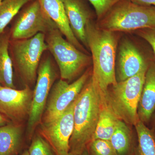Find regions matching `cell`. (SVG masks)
I'll use <instances>...</instances> for the list:
<instances>
[{"label":"cell","instance_id":"1","mask_svg":"<svg viewBox=\"0 0 155 155\" xmlns=\"http://www.w3.org/2000/svg\"><path fill=\"white\" fill-rule=\"evenodd\" d=\"M87 48L92 54L91 77L105 94L110 87L117 83L116 75L117 38L114 31L99 28L92 19L85 27Z\"/></svg>","mask_w":155,"mask_h":155},{"label":"cell","instance_id":"2","mask_svg":"<svg viewBox=\"0 0 155 155\" xmlns=\"http://www.w3.org/2000/svg\"><path fill=\"white\" fill-rule=\"evenodd\" d=\"M104 94L91 76L75 100L70 152L82 154L93 137Z\"/></svg>","mask_w":155,"mask_h":155},{"label":"cell","instance_id":"3","mask_svg":"<svg viewBox=\"0 0 155 155\" xmlns=\"http://www.w3.org/2000/svg\"><path fill=\"white\" fill-rule=\"evenodd\" d=\"M147 69L110 87L105 94L116 117L127 125L134 126L140 121L137 110Z\"/></svg>","mask_w":155,"mask_h":155},{"label":"cell","instance_id":"4","mask_svg":"<svg viewBox=\"0 0 155 155\" xmlns=\"http://www.w3.org/2000/svg\"><path fill=\"white\" fill-rule=\"evenodd\" d=\"M100 23L99 28L114 32L155 27V7L119 0L100 19Z\"/></svg>","mask_w":155,"mask_h":155},{"label":"cell","instance_id":"5","mask_svg":"<svg viewBox=\"0 0 155 155\" xmlns=\"http://www.w3.org/2000/svg\"><path fill=\"white\" fill-rule=\"evenodd\" d=\"M45 35L48 51L58 64L63 80L72 81L91 62V58L64 38L58 28Z\"/></svg>","mask_w":155,"mask_h":155},{"label":"cell","instance_id":"6","mask_svg":"<svg viewBox=\"0 0 155 155\" xmlns=\"http://www.w3.org/2000/svg\"><path fill=\"white\" fill-rule=\"evenodd\" d=\"M11 59L25 85L36 81L39 65L45 52L48 51L45 35L39 33L26 39L11 40Z\"/></svg>","mask_w":155,"mask_h":155},{"label":"cell","instance_id":"7","mask_svg":"<svg viewBox=\"0 0 155 155\" xmlns=\"http://www.w3.org/2000/svg\"><path fill=\"white\" fill-rule=\"evenodd\" d=\"M57 75L51 56L43 54L39 65L35 88L33 90L27 132L32 138L37 127L41 124L49 95L54 83Z\"/></svg>","mask_w":155,"mask_h":155},{"label":"cell","instance_id":"8","mask_svg":"<svg viewBox=\"0 0 155 155\" xmlns=\"http://www.w3.org/2000/svg\"><path fill=\"white\" fill-rule=\"evenodd\" d=\"M91 75V70L87 69L72 83L61 79L54 83L49 95L41 123L52 122L64 114L77 98Z\"/></svg>","mask_w":155,"mask_h":155},{"label":"cell","instance_id":"9","mask_svg":"<svg viewBox=\"0 0 155 155\" xmlns=\"http://www.w3.org/2000/svg\"><path fill=\"white\" fill-rule=\"evenodd\" d=\"M56 28L58 26L45 13L38 0H34L15 17L10 29L11 40L31 38L38 33L46 34Z\"/></svg>","mask_w":155,"mask_h":155},{"label":"cell","instance_id":"10","mask_svg":"<svg viewBox=\"0 0 155 155\" xmlns=\"http://www.w3.org/2000/svg\"><path fill=\"white\" fill-rule=\"evenodd\" d=\"M75 102L58 119L40 124L39 133L49 143L57 155H69L70 152L69 141L74 129Z\"/></svg>","mask_w":155,"mask_h":155},{"label":"cell","instance_id":"11","mask_svg":"<svg viewBox=\"0 0 155 155\" xmlns=\"http://www.w3.org/2000/svg\"><path fill=\"white\" fill-rule=\"evenodd\" d=\"M33 95L28 85L17 90L0 84V112L12 122L20 123L28 118Z\"/></svg>","mask_w":155,"mask_h":155},{"label":"cell","instance_id":"12","mask_svg":"<svg viewBox=\"0 0 155 155\" xmlns=\"http://www.w3.org/2000/svg\"><path fill=\"white\" fill-rule=\"evenodd\" d=\"M118 55L116 64L117 82L126 80L147 69L153 60L145 58L136 46L128 39L121 42Z\"/></svg>","mask_w":155,"mask_h":155},{"label":"cell","instance_id":"13","mask_svg":"<svg viewBox=\"0 0 155 155\" xmlns=\"http://www.w3.org/2000/svg\"><path fill=\"white\" fill-rule=\"evenodd\" d=\"M69 25L76 38L87 48L85 27L92 13L83 0H63Z\"/></svg>","mask_w":155,"mask_h":155},{"label":"cell","instance_id":"14","mask_svg":"<svg viewBox=\"0 0 155 155\" xmlns=\"http://www.w3.org/2000/svg\"><path fill=\"white\" fill-rule=\"evenodd\" d=\"M43 10L58 26L66 39L84 52V48L72 32L65 11L63 0H38Z\"/></svg>","mask_w":155,"mask_h":155},{"label":"cell","instance_id":"15","mask_svg":"<svg viewBox=\"0 0 155 155\" xmlns=\"http://www.w3.org/2000/svg\"><path fill=\"white\" fill-rule=\"evenodd\" d=\"M155 111V59L152 60L146 72L144 84L139 103L140 121L148 126Z\"/></svg>","mask_w":155,"mask_h":155},{"label":"cell","instance_id":"16","mask_svg":"<svg viewBox=\"0 0 155 155\" xmlns=\"http://www.w3.org/2000/svg\"><path fill=\"white\" fill-rule=\"evenodd\" d=\"M22 127L19 123L10 122L0 127V155H16L22 144Z\"/></svg>","mask_w":155,"mask_h":155},{"label":"cell","instance_id":"17","mask_svg":"<svg viewBox=\"0 0 155 155\" xmlns=\"http://www.w3.org/2000/svg\"><path fill=\"white\" fill-rule=\"evenodd\" d=\"M10 41V30L6 28L0 35V84L15 88L13 61L9 52Z\"/></svg>","mask_w":155,"mask_h":155},{"label":"cell","instance_id":"18","mask_svg":"<svg viewBox=\"0 0 155 155\" xmlns=\"http://www.w3.org/2000/svg\"><path fill=\"white\" fill-rule=\"evenodd\" d=\"M119 120L108 106L104 95V99L92 140H110Z\"/></svg>","mask_w":155,"mask_h":155},{"label":"cell","instance_id":"19","mask_svg":"<svg viewBox=\"0 0 155 155\" xmlns=\"http://www.w3.org/2000/svg\"><path fill=\"white\" fill-rule=\"evenodd\" d=\"M117 155H130L135 145L128 125L119 120L110 140Z\"/></svg>","mask_w":155,"mask_h":155},{"label":"cell","instance_id":"20","mask_svg":"<svg viewBox=\"0 0 155 155\" xmlns=\"http://www.w3.org/2000/svg\"><path fill=\"white\" fill-rule=\"evenodd\" d=\"M137 143L132 155H155V135L148 126L139 121L134 126Z\"/></svg>","mask_w":155,"mask_h":155},{"label":"cell","instance_id":"21","mask_svg":"<svg viewBox=\"0 0 155 155\" xmlns=\"http://www.w3.org/2000/svg\"><path fill=\"white\" fill-rule=\"evenodd\" d=\"M34 0H2L0 3V35L23 6Z\"/></svg>","mask_w":155,"mask_h":155},{"label":"cell","instance_id":"22","mask_svg":"<svg viewBox=\"0 0 155 155\" xmlns=\"http://www.w3.org/2000/svg\"><path fill=\"white\" fill-rule=\"evenodd\" d=\"M28 155H57L48 142L39 133L33 136Z\"/></svg>","mask_w":155,"mask_h":155},{"label":"cell","instance_id":"23","mask_svg":"<svg viewBox=\"0 0 155 155\" xmlns=\"http://www.w3.org/2000/svg\"><path fill=\"white\" fill-rule=\"evenodd\" d=\"M86 148L90 155H117L110 140H92Z\"/></svg>","mask_w":155,"mask_h":155},{"label":"cell","instance_id":"24","mask_svg":"<svg viewBox=\"0 0 155 155\" xmlns=\"http://www.w3.org/2000/svg\"><path fill=\"white\" fill-rule=\"evenodd\" d=\"M94 8L98 19H101L119 0H88Z\"/></svg>","mask_w":155,"mask_h":155},{"label":"cell","instance_id":"25","mask_svg":"<svg viewBox=\"0 0 155 155\" xmlns=\"http://www.w3.org/2000/svg\"><path fill=\"white\" fill-rule=\"evenodd\" d=\"M137 34L147 42L152 48L155 59V27L137 30Z\"/></svg>","mask_w":155,"mask_h":155},{"label":"cell","instance_id":"26","mask_svg":"<svg viewBox=\"0 0 155 155\" xmlns=\"http://www.w3.org/2000/svg\"><path fill=\"white\" fill-rule=\"evenodd\" d=\"M137 5L155 7V0H128Z\"/></svg>","mask_w":155,"mask_h":155},{"label":"cell","instance_id":"27","mask_svg":"<svg viewBox=\"0 0 155 155\" xmlns=\"http://www.w3.org/2000/svg\"><path fill=\"white\" fill-rule=\"evenodd\" d=\"M10 122V120L0 112V127L7 125Z\"/></svg>","mask_w":155,"mask_h":155},{"label":"cell","instance_id":"28","mask_svg":"<svg viewBox=\"0 0 155 155\" xmlns=\"http://www.w3.org/2000/svg\"><path fill=\"white\" fill-rule=\"evenodd\" d=\"M149 124H150V129L153 131V133L155 135V111L154 114H153L152 116Z\"/></svg>","mask_w":155,"mask_h":155},{"label":"cell","instance_id":"29","mask_svg":"<svg viewBox=\"0 0 155 155\" xmlns=\"http://www.w3.org/2000/svg\"><path fill=\"white\" fill-rule=\"evenodd\" d=\"M81 155H90L87 148L85 149L84 150V151L83 152V153H82Z\"/></svg>","mask_w":155,"mask_h":155},{"label":"cell","instance_id":"30","mask_svg":"<svg viewBox=\"0 0 155 155\" xmlns=\"http://www.w3.org/2000/svg\"><path fill=\"white\" fill-rule=\"evenodd\" d=\"M69 155H81V154L77 153L69 152Z\"/></svg>","mask_w":155,"mask_h":155},{"label":"cell","instance_id":"31","mask_svg":"<svg viewBox=\"0 0 155 155\" xmlns=\"http://www.w3.org/2000/svg\"><path fill=\"white\" fill-rule=\"evenodd\" d=\"M21 155H28V150H25L24 152Z\"/></svg>","mask_w":155,"mask_h":155},{"label":"cell","instance_id":"32","mask_svg":"<svg viewBox=\"0 0 155 155\" xmlns=\"http://www.w3.org/2000/svg\"><path fill=\"white\" fill-rule=\"evenodd\" d=\"M2 0H0V3H1V2H2Z\"/></svg>","mask_w":155,"mask_h":155}]
</instances>
